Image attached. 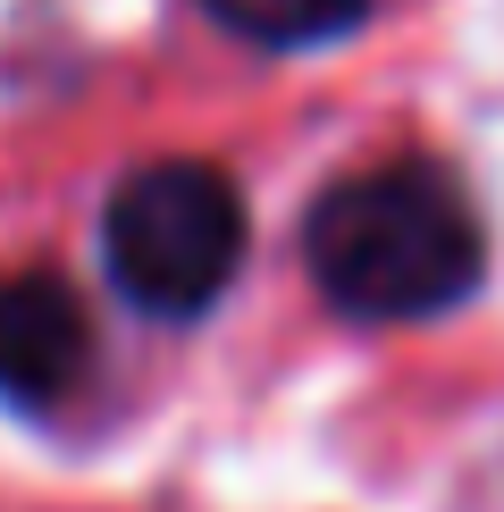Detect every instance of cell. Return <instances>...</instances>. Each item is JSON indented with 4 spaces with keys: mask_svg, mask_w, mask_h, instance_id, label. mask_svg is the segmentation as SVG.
I'll return each mask as SVG.
<instances>
[{
    "mask_svg": "<svg viewBox=\"0 0 504 512\" xmlns=\"http://www.w3.org/2000/svg\"><path fill=\"white\" fill-rule=\"evenodd\" d=\"M311 286L345 319H437L488 269L479 210L437 160H378L336 177L303 219Z\"/></svg>",
    "mask_w": 504,
    "mask_h": 512,
    "instance_id": "obj_1",
    "label": "cell"
},
{
    "mask_svg": "<svg viewBox=\"0 0 504 512\" xmlns=\"http://www.w3.org/2000/svg\"><path fill=\"white\" fill-rule=\"evenodd\" d=\"M93 370V328L68 277L51 269H9L0 277V403L51 412L76 378Z\"/></svg>",
    "mask_w": 504,
    "mask_h": 512,
    "instance_id": "obj_3",
    "label": "cell"
},
{
    "mask_svg": "<svg viewBox=\"0 0 504 512\" xmlns=\"http://www.w3.org/2000/svg\"><path fill=\"white\" fill-rule=\"evenodd\" d=\"M227 34L269 42V51H303V42H328L345 26H362L370 0H202Z\"/></svg>",
    "mask_w": 504,
    "mask_h": 512,
    "instance_id": "obj_4",
    "label": "cell"
},
{
    "mask_svg": "<svg viewBox=\"0 0 504 512\" xmlns=\"http://www.w3.org/2000/svg\"><path fill=\"white\" fill-rule=\"evenodd\" d=\"M244 194L210 160H152L101 210V252L135 311L202 319L244 269Z\"/></svg>",
    "mask_w": 504,
    "mask_h": 512,
    "instance_id": "obj_2",
    "label": "cell"
}]
</instances>
